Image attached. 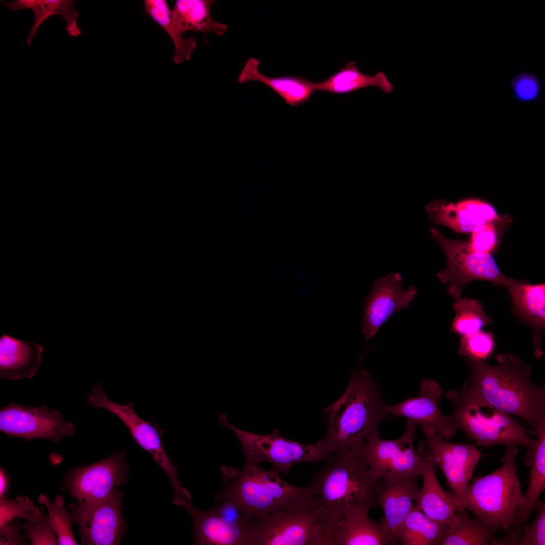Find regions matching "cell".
Here are the masks:
<instances>
[{
    "label": "cell",
    "mask_w": 545,
    "mask_h": 545,
    "mask_svg": "<svg viewBox=\"0 0 545 545\" xmlns=\"http://www.w3.org/2000/svg\"><path fill=\"white\" fill-rule=\"evenodd\" d=\"M497 364L466 358L470 372L462 387L510 415L519 417L534 435L545 428L544 389L531 380V368L517 355L499 353Z\"/></svg>",
    "instance_id": "1"
},
{
    "label": "cell",
    "mask_w": 545,
    "mask_h": 545,
    "mask_svg": "<svg viewBox=\"0 0 545 545\" xmlns=\"http://www.w3.org/2000/svg\"><path fill=\"white\" fill-rule=\"evenodd\" d=\"M222 488L215 500L231 504L246 519L251 520L276 511L316 505L312 484L299 487L288 483L275 467L261 468L244 458L242 469L223 466Z\"/></svg>",
    "instance_id": "2"
},
{
    "label": "cell",
    "mask_w": 545,
    "mask_h": 545,
    "mask_svg": "<svg viewBox=\"0 0 545 545\" xmlns=\"http://www.w3.org/2000/svg\"><path fill=\"white\" fill-rule=\"evenodd\" d=\"M386 407L371 375L360 368L343 395L325 409L329 421L323 440L336 452L354 453L378 436L379 424L389 415Z\"/></svg>",
    "instance_id": "3"
},
{
    "label": "cell",
    "mask_w": 545,
    "mask_h": 545,
    "mask_svg": "<svg viewBox=\"0 0 545 545\" xmlns=\"http://www.w3.org/2000/svg\"><path fill=\"white\" fill-rule=\"evenodd\" d=\"M502 465L490 473L477 476L466 487L460 500L462 513L466 509L496 532L509 534L515 529L525 505L517 475L516 445H507Z\"/></svg>",
    "instance_id": "4"
},
{
    "label": "cell",
    "mask_w": 545,
    "mask_h": 545,
    "mask_svg": "<svg viewBox=\"0 0 545 545\" xmlns=\"http://www.w3.org/2000/svg\"><path fill=\"white\" fill-rule=\"evenodd\" d=\"M328 464L312 477L316 505L336 519L351 512L376 505L378 480L364 461L349 452H336Z\"/></svg>",
    "instance_id": "5"
},
{
    "label": "cell",
    "mask_w": 545,
    "mask_h": 545,
    "mask_svg": "<svg viewBox=\"0 0 545 545\" xmlns=\"http://www.w3.org/2000/svg\"><path fill=\"white\" fill-rule=\"evenodd\" d=\"M453 406L450 414L460 428L477 446L516 445L529 448L535 440L511 415L494 407L462 387L447 392Z\"/></svg>",
    "instance_id": "6"
},
{
    "label": "cell",
    "mask_w": 545,
    "mask_h": 545,
    "mask_svg": "<svg viewBox=\"0 0 545 545\" xmlns=\"http://www.w3.org/2000/svg\"><path fill=\"white\" fill-rule=\"evenodd\" d=\"M254 521L255 545H334L338 523L318 505L284 509Z\"/></svg>",
    "instance_id": "7"
},
{
    "label": "cell",
    "mask_w": 545,
    "mask_h": 545,
    "mask_svg": "<svg viewBox=\"0 0 545 545\" xmlns=\"http://www.w3.org/2000/svg\"><path fill=\"white\" fill-rule=\"evenodd\" d=\"M218 421L221 425L235 433L245 459L258 464L271 463L285 476L297 464L327 462L336 452L323 439L312 444H303L281 436L276 430L269 434H256L234 426L225 413L219 416Z\"/></svg>",
    "instance_id": "8"
},
{
    "label": "cell",
    "mask_w": 545,
    "mask_h": 545,
    "mask_svg": "<svg viewBox=\"0 0 545 545\" xmlns=\"http://www.w3.org/2000/svg\"><path fill=\"white\" fill-rule=\"evenodd\" d=\"M430 232L442 248L447 261V267L437 276L441 283L447 284V292L455 300L460 298L464 287L471 281H486L507 289L515 279L500 270L490 254L473 250L469 242L448 239L435 228H431Z\"/></svg>",
    "instance_id": "9"
},
{
    "label": "cell",
    "mask_w": 545,
    "mask_h": 545,
    "mask_svg": "<svg viewBox=\"0 0 545 545\" xmlns=\"http://www.w3.org/2000/svg\"><path fill=\"white\" fill-rule=\"evenodd\" d=\"M86 396L89 406L106 410L116 416L127 427L135 442L149 453L166 472L174 489V504L180 505L191 499L190 494L178 479L177 466L170 461L163 447L161 439L165 432L158 424L141 418L135 411L132 401L121 405L111 401L100 382L92 386L91 393Z\"/></svg>",
    "instance_id": "10"
},
{
    "label": "cell",
    "mask_w": 545,
    "mask_h": 545,
    "mask_svg": "<svg viewBox=\"0 0 545 545\" xmlns=\"http://www.w3.org/2000/svg\"><path fill=\"white\" fill-rule=\"evenodd\" d=\"M417 425L408 420L402 435L394 440L375 437L366 442L354 454L367 465L374 476L379 480L387 476L421 475L425 454L419 446L413 445Z\"/></svg>",
    "instance_id": "11"
},
{
    "label": "cell",
    "mask_w": 545,
    "mask_h": 545,
    "mask_svg": "<svg viewBox=\"0 0 545 545\" xmlns=\"http://www.w3.org/2000/svg\"><path fill=\"white\" fill-rule=\"evenodd\" d=\"M124 495V492L118 488L101 500L68 504L83 544L120 543L127 528L122 512Z\"/></svg>",
    "instance_id": "12"
},
{
    "label": "cell",
    "mask_w": 545,
    "mask_h": 545,
    "mask_svg": "<svg viewBox=\"0 0 545 545\" xmlns=\"http://www.w3.org/2000/svg\"><path fill=\"white\" fill-rule=\"evenodd\" d=\"M124 450L88 466H76L68 470L61 485L77 501L91 502L103 499L127 483L129 466Z\"/></svg>",
    "instance_id": "13"
},
{
    "label": "cell",
    "mask_w": 545,
    "mask_h": 545,
    "mask_svg": "<svg viewBox=\"0 0 545 545\" xmlns=\"http://www.w3.org/2000/svg\"><path fill=\"white\" fill-rule=\"evenodd\" d=\"M75 430L61 412L46 405L30 407L13 403L0 411V430L11 437L27 441L41 439L58 443L72 435Z\"/></svg>",
    "instance_id": "14"
},
{
    "label": "cell",
    "mask_w": 545,
    "mask_h": 545,
    "mask_svg": "<svg viewBox=\"0 0 545 545\" xmlns=\"http://www.w3.org/2000/svg\"><path fill=\"white\" fill-rule=\"evenodd\" d=\"M425 440L420 446L434 460L452 491L459 508L461 497L469 483L474 469L481 457L475 445L453 443L425 426H421Z\"/></svg>",
    "instance_id": "15"
},
{
    "label": "cell",
    "mask_w": 545,
    "mask_h": 545,
    "mask_svg": "<svg viewBox=\"0 0 545 545\" xmlns=\"http://www.w3.org/2000/svg\"><path fill=\"white\" fill-rule=\"evenodd\" d=\"M417 289L404 290L401 276L389 274L372 283V290L364 300V312L360 324L366 341L375 336L382 324L395 312L408 308Z\"/></svg>",
    "instance_id": "16"
},
{
    "label": "cell",
    "mask_w": 545,
    "mask_h": 545,
    "mask_svg": "<svg viewBox=\"0 0 545 545\" xmlns=\"http://www.w3.org/2000/svg\"><path fill=\"white\" fill-rule=\"evenodd\" d=\"M444 390L436 381L424 379L421 383L419 396L395 405L386 404L388 415L404 417L415 424L425 426L445 439L453 438L458 428L450 415L443 414L439 401Z\"/></svg>",
    "instance_id": "17"
},
{
    "label": "cell",
    "mask_w": 545,
    "mask_h": 545,
    "mask_svg": "<svg viewBox=\"0 0 545 545\" xmlns=\"http://www.w3.org/2000/svg\"><path fill=\"white\" fill-rule=\"evenodd\" d=\"M185 509L192 519L196 544L255 545L254 519L231 520L212 507L208 510H200L192 503Z\"/></svg>",
    "instance_id": "18"
},
{
    "label": "cell",
    "mask_w": 545,
    "mask_h": 545,
    "mask_svg": "<svg viewBox=\"0 0 545 545\" xmlns=\"http://www.w3.org/2000/svg\"><path fill=\"white\" fill-rule=\"evenodd\" d=\"M418 490V477L414 476H387L378 480L376 504L384 513L379 522L390 544L398 543L399 532Z\"/></svg>",
    "instance_id": "19"
},
{
    "label": "cell",
    "mask_w": 545,
    "mask_h": 545,
    "mask_svg": "<svg viewBox=\"0 0 545 545\" xmlns=\"http://www.w3.org/2000/svg\"><path fill=\"white\" fill-rule=\"evenodd\" d=\"M429 221L459 233H472L503 219L489 203L477 199L457 202L436 200L425 207Z\"/></svg>",
    "instance_id": "20"
},
{
    "label": "cell",
    "mask_w": 545,
    "mask_h": 545,
    "mask_svg": "<svg viewBox=\"0 0 545 545\" xmlns=\"http://www.w3.org/2000/svg\"><path fill=\"white\" fill-rule=\"evenodd\" d=\"M512 302V310L533 333V344L536 359L544 352L541 342L545 328V285L530 284L515 279L507 287Z\"/></svg>",
    "instance_id": "21"
},
{
    "label": "cell",
    "mask_w": 545,
    "mask_h": 545,
    "mask_svg": "<svg viewBox=\"0 0 545 545\" xmlns=\"http://www.w3.org/2000/svg\"><path fill=\"white\" fill-rule=\"evenodd\" d=\"M420 447L425 454V459L421 475L423 484L417 493L414 505L429 519L449 526L458 518V506L453 495L446 492L440 485L435 461Z\"/></svg>",
    "instance_id": "22"
},
{
    "label": "cell",
    "mask_w": 545,
    "mask_h": 545,
    "mask_svg": "<svg viewBox=\"0 0 545 545\" xmlns=\"http://www.w3.org/2000/svg\"><path fill=\"white\" fill-rule=\"evenodd\" d=\"M43 348L28 341H20L8 335L0 338V377L30 378L37 372L42 361Z\"/></svg>",
    "instance_id": "23"
},
{
    "label": "cell",
    "mask_w": 545,
    "mask_h": 545,
    "mask_svg": "<svg viewBox=\"0 0 545 545\" xmlns=\"http://www.w3.org/2000/svg\"><path fill=\"white\" fill-rule=\"evenodd\" d=\"M260 61L255 58H249L238 77L239 83L250 81L261 83L275 91L287 103L297 106L306 103L315 91L314 82L307 79L292 76L272 77L259 70Z\"/></svg>",
    "instance_id": "24"
},
{
    "label": "cell",
    "mask_w": 545,
    "mask_h": 545,
    "mask_svg": "<svg viewBox=\"0 0 545 545\" xmlns=\"http://www.w3.org/2000/svg\"><path fill=\"white\" fill-rule=\"evenodd\" d=\"M8 9L14 11L29 9L34 14L35 21L29 33L26 44L30 45L37 35L38 27L48 18L53 15L63 17L66 22V30L70 36L77 37L81 31L77 24L79 12L74 8L73 0H15L2 1Z\"/></svg>",
    "instance_id": "25"
},
{
    "label": "cell",
    "mask_w": 545,
    "mask_h": 545,
    "mask_svg": "<svg viewBox=\"0 0 545 545\" xmlns=\"http://www.w3.org/2000/svg\"><path fill=\"white\" fill-rule=\"evenodd\" d=\"M368 510L345 514L335 532V545H387L389 541L380 522L368 516Z\"/></svg>",
    "instance_id": "26"
},
{
    "label": "cell",
    "mask_w": 545,
    "mask_h": 545,
    "mask_svg": "<svg viewBox=\"0 0 545 545\" xmlns=\"http://www.w3.org/2000/svg\"><path fill=\"white\" fill-rule=\"evenodd\" d=\"M534 435L536 438L534 443L528 448V451L522 458L524 464L530 468L529 480L528 488L524 494L525 506L515 529L510 533L515 537L519 535L522 527L527 523L535 503L545 489V428L537 431Z\"/></svg>",
    "instance_id": "27"
},
{
    "label": "cell",
    "mask_w": 545,
    "mask_h": 545,
    "mask_svg": "<svg viewBox=\"0 0 545 545\" xmlns=\"http://www.w3.org/2000/svg\"><path fill=\"white\" fill-rule=\"evenodd\" d=\"M371 86L376 87L386 93L393 90V85L384 72H379L373 76L365 74L352 61L326 79L314 82L315 91L337 94L349 93Z\"/></svg>",
    "instance_id": "28"
},
{
    "label": "cell",
    "mask_w": 545,
    "mask_h": 545,
    "mask_svg": "<svg viewBox=\"0 0 545 545\" xmlns=\"http://www.w3.org/2000/svg\"><path fill=\"white\" fill-rule=\"evenodd\" d=\"M214 0H177L171 17L177 29L184 34L188 31L212 33L221 36L227 31L226 24L214 21L210 16Z\"/></svg>",
    "instance_id": "29"
},
{
    "label": "cell",
    "mask_w": 545,
    "mask_h": 545,
    "mask_svg": "<svg viewBox=\"0 0 545 545\" xmlns=\"http://www.w3.org/2000/svg\"><path fill=\"white\" fill-rule=\"evenodd\" d=\"M495 534L476 517L460 513L457 520L448 526L438 545H493Z\"/></svg>",
    "instance_id": "30"
},
{
    "label": "cell",
    "mask_w": 545,
    "mask_h": 545,
    "mask_svg": "<svg viewBox=\"0 0 545 545\" xmlns=\"http://www.w3.org/2000/svg\"><path fill=\"white\" fill-rule=\"evenodd\" d=\"M448 526L427 517L414 504L398 533L402 545H438Z\"/></svg>",
    "instance_id": "31"
},
{
    "label": "cell",
    "mask_w": 545,
    "mask_h": 545,
    "mask_svg": "<svg viewBox=\"0 0 545 545\" xmlns=\"http://www.w3.org/2000/svg\"><path fill=\"white\" fill-rule=\"evenodd\" d=\"M144 9L147 15L159 25L173 41L175 51L174 62L180 64L189 61L191 54L197 46L196 39L185 38L176 27L171 17V10L165 0H145Z\"/></svg>",
    "instance_id": "32"
},
{
    "label": "cell",
    "mask_w": 545,
    "mask_h": 545,
    "mask_svg": "<svg viewBox=\"0 0 545 545\" xmlns=\"http://www.w3.org/2000/svg\"><path fill=\"white\" fill-rule=\"evenodd\" d=\"M456 315L450 331L462 337L475 333L492 322L482 309L481 302L468 298H459L453 304Z\"/></svg>",
    "instance_id": "33"
},
{
    "label": "cell",
    "mask_w": 545,
    "mask_h": 545,
    "mask_svg": "<svg viewBox=\"0 0 545 545\" xmlns=\"http://www.w3.org/2000/svg\"><path fill=\"white\" fill-rule=\"evenodd\" d=\"M37 501L47 508L59 544H77L72 528L74 521L70 513L65 508L63 496L58 495L54 501L51 502L45 494H41L38 496Z\"/></svg>",
    "instance_id": "34"
},
{
    "label": "cell",
    "mask_w": 545,
    "mask_h": 545,
    "mask_svg": "<svg viewBox=\"0 0 545 545\" xmlns=\"http://www.w3.org/2000/svg\"><path fill=\"white\" fill-rule=\"evenodd\" d=\"M23 530L31 545H58V539L44 505L36 508L33 514L25 519Z\"/></svg>",
    "instance_id": "35"
},
{
    "label": "cell",
    "mask_w": 545,
    "mask_h": 545,
    "mask_svg": "<svg viewBox=\"0 0 545 545\" xmlns=\"http://www.w3.org/2000/svg\"><path fill=\"white\" fill-rule=\"evenodd\" d=\"M509 85L513 97L517 102L541 103L540 96L542 82L536 73L529 71L519 72L511 78Z\"/></svg>",
    "instance_id": "36"
},
{
    "label": "cell",
    "mask_w": 545,
    "mask_h": 545,
    "mask_svg": "<svg viewBox=\"0 0 545 545\" xmlns=\"http://www.w3.org/2000/svg\"><path fill=\"white\" fill-rule=\"evenodd\" d=\"M495 348L494 335L492 332L480 331L461 337L458 354L466 358L484 361L493 353Z\"/></svg>",
    "instance_id": "37"
},
{
    "label": "cell",
    "mask_w": 545,
    "mask_h": 545,
    "mask_svg": "<svg viewBox=\"0 0 545 545\" xmlns=\"http://www.w3.org/2000/svg\"><path fill=\"white\" fill-rule=\"evenodd\" d=\"M536 516L530 525H524L517 538L514 545L545 544V502L537 500L533 511Z\"/></svg>",
    "instance_id": "38"
},
{
    "label": "cell",
    "mask_w": 545,
    "mask_h": 545,
    "mask_svg": "<svg viewBox=\"0 0 545 545\" xmlns=\"http://www.w3.org/2000/svg\"><path fill=\"white\" fill-rule=\"evenodd\" d=\"M36 508L33 502L26 496L0 498V527L15 519L27 518Z\"/></svg>",
    "instance_id": "39"
},
{
    "label": "cell",
    "mask_w": 545,
    "mask_h": 545,
    "mask_svg": "<svg viewBox=\"0 0 545 545\" xmlns=\"http://www.w3.org/2000/svg\"><path fill=\"white\" fill-rule=\"evenodd\" d=\"M495 224H488L481 230L472 233L469 242L473 250L483 254H490L496 246L498 239Z\"/></svg>",
    "instance_id": "40"
},
{
    "label": "cell",
    "mask_w": 545,
    "mask_h": 545,
    "mask_svg": "<svg viewBox=\"0 0 545 545\" xmlns=\"http://www.w3.org/2000/svg\"><path fill=\"white\" fill-rule=\"evenodd\" d=\"M17 519L16 521L13 520L4 526L0 527V544L1 545H16L27 544V539L26 536L20 533V530L23 529L22 523Z\"/></svg>",
    "instance_id": "41"
},
{
    "label": "cell",
    "mask_w": 545,
    "mask_h": 545,
    "mask_svg": "<svg viewBox=\"0 0 545 545\" xmlns=\"http://www.w3.org/2000/svg\"><path fill=\"white\" fill-rule=\"evenodd\" d=\"M9 480L6 472L1 467L0 469V498L7 497Z\"/></svg>",
    "instance_id": "42"
}]
</instances>
